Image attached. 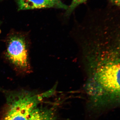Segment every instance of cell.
<instances>
[{
	"label": "cell",
	"mask_w": 120,
	"mask_h": 120,
	"mask_svg": "<svg viewBox=\"0 0 120 120\" xmlns=\"http://www.w3.org/2000/svg\"></svg>",
	"instance_id": "ba28073f"
},
{
	"label": "cell",
	"mask_w": 120,
	"mask_h": 120,
	"mask_svg": "<svg viewBox=\"0 0 120 120\" xmlns=\"http://www.w3.org/2000/svg\"><path fill=\"white\" fill-rule=\"evenodd\" d=\"M112 3L117 7L120 6V0H110Z\"/></svg>",
	"instance_id": "8992f818"
},
{
	"label": "cell",
	"mask_w": 120,
	"mask_h": 120,
	"mask_svg": "<svg viewBox=\"0 0 120 120\" xmlns=\"http://www.w3.org/2000/svg\"><path fill=\"white\" fill-rule=\"evenodd\" d=\"M5 43L3 57L16 74L24 76L32 73L29 35L27 32L12 30L7 35Z\"/></svg>",
	"instance_id": "6da1fadb"
},
{
	"label": "cell",
	"mask_w": 120,
	"mask_h": 120,
	"mask_svg": "<svg viewBox=\"0 0 120 120\" xmlns=\"http://www.w3.org/2000/svg\"><path fill=\"white\" fill-rule=\"evenodd\" d=\"M19 10L56 8L68 9L67 6L57 0H17Z\"/></svg>",
	"instance_id": "3957f363"
},
{
	"label": "cell",
	"mask_w": 120,
	"mask_h": 120,
	"mask_svg": "<svg viewBox=\"0 0 120 120\" xmlns=\"http://www.w3.org/2000/svg\"><path fill=\"white\" fill-rule=\"evenodd\" d=\"M87 0H72L69 8H68V13L72 11L77 6Z\"/></svg>",
	"instance_id": "5b68a950"
},
{
	"label": "cell",
	"mask_w": 120,
	"mask_h": 120,
	"mask_svg": "<svg viewBox=\"0 0 120 120\" xmlns=\"http://www.w3.org/2000/svg\"><path fill=\"white\" fill-rule=\"evenodd\" d=\"M49 93L38 94L25 90L9 92L8 107L3 120H28L33 109Z\"/></svg>",
	"instance_id": "7a4b0ae2"
},
{
	"label": "cell",
	"mask_w": 120,
	"mask_h": 120,
	"mask_svg": "<svg viewBox=\"0 0 120 120\" xmlns=\"http://www.w3.org/2000/svg\"><path fill=\"white\" fill-rule=\"evenodd\" d=\"M55 117L51 109L37 106L31 112L28 120H54Z\"/></svg>",
	"instance_id": "277c9868"
},
{
	"label": "cell",
	"mask_w": 120,
	"mask_h": 120,
	"mask_svg": "<svg viewBox=\"0 0 120 120\" xmlns=\"http://www.w3.org/2000/svg\"><path fill=\"white\" fill-rule=\"evenodd\" d=\"M1 24V22L0 21V26ZM1 32V30L0 29V34Z\"/></svg>",
	"instance_id": "52a82bcc"
}]
</instances>
